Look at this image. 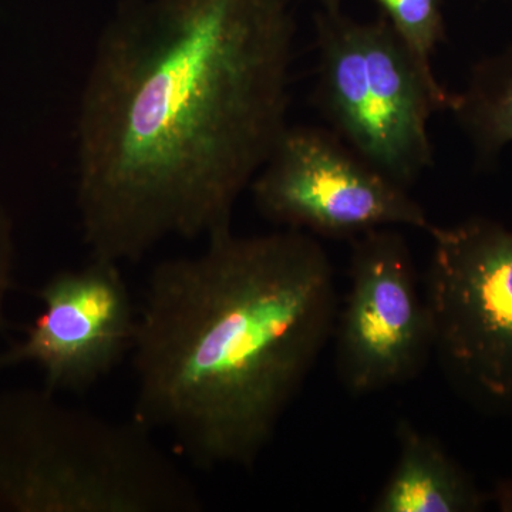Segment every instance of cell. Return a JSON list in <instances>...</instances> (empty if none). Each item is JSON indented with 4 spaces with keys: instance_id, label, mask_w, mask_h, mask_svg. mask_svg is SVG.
Here are the masks:
<instances>
[{
    "instance_id": "obj_2",
    "label": "cell",
    "mask_w": 512,
    "mask_h": 512,
    "mask_svg": "<svg viewBox=\"0 0 512 512\" xmlns=\"http://www.w3.org/2000/svg\"><path fill=\"white\" fill-rule=\"evenodd\" d=\"M338 318L335 271L295 229L207 238L151 272L137 311L133 419L201 470L252 468Z\"/></svg>"
},
{
    "instance_id": "obj_9",
    "label": "cell",
    "mask_w": 512,
    "mask_h": 512,
    "mask_svg": "<svg viewBox=\"0 0 512 512\" xmlns=\"http://www.w3.org/2000/svg\"><path fill=\"white\" fill-rule=\"evenodd\" d=\"M399 457L372 505L375 512H476L488 495L439 440L400 420Z\"/></svg>"
},
{
    "instance_id": "obj_4",
    "label": "cell",
    "mask_w": 512,
    "mask_h": 512,
    "mask_svg": "<svg viewBox=\"0 0 512 512\" xmlns=\"http://www.w3.org/2000/svg\"><path fill=\"white\" fill-rule=\"evenodd\" d=\"M315 97L330 130L409 190L434 163L429 134L456 93L421 69L386 19L360 22L340 9L315 16Z\"/></svg>"
},
{
    "instance_id": "obj_8",
    "label": "cell",
    "mask_w": 512,
    "mask_h": 512,
    "mask_svg": "<svg viewBox=\"0 0 512 512\" xmlns=\"http://www.w3.org/2000/svg\"><path fill=\"white\" fill-rule=\"evenodd\" d=\"M43 311L25 339L0 352V372L35 363L49 392L86 393L131 353L137 309L120 264L92 258L37 291Z\"/></svg>"
},
{
    "instance_id": "obj_13",
    "label": "cell",
    "mask_w": 512,
    "mask_h": 512,
    "mask_svg": "<svg viewBox=\"0 0 512 512\" xmlns=\"http://www.w3.org/2000/svg\"><path fill=\"white\" fill-rule=\"evenodd\" d=\"M316 2L320 3L322 9H340L343 0H316Z\"/></svg>"
},
{
    "instance_id": "obj_5",
    "label": "cell",
    "mask_w": 512,
    "mask_h": 512,
    "mask_svg": "<svg viewBox=\"0 0 512 512\" xmlns=\"http://www.w3.org/2000/svg\"><path fill=\"white\" fill-rule=\"evenodd\" d=\"M427 234L433 353L467 402L512 416V229L470 218Z\"/></svg>"
},
{
    "instance_id": "obj_7",
    "label": "cell",
    "mask_w": 512,
    "mask_h": 512,
    "mask_svg": "<svg viewBox=\"0 0 512 512\" xmlns=\"http://www.w3.org/2000/svg\"><path fill=\"white\" fill-rule=\"evenodd\" d=\"M333 336L339 377L353 396L410 382L433 355L429 308L396 229L352 239L348 295Z\"/></svg>"
},
{
    "instance_id": "obj_10",
    "label": "cell",
    "mask_w": 512,
    "mask_h": 512,
    "mask_svg": "<svg viewBox=\"0 0 512 512\" xmlns=\"http://www.w3.org/2000/svg\"><path fill=\"white\" fill-rule=\"evenodd\" d=\"M450 111L481 161H493L512 143V47L471 69Z\"/></svg>"
},
{
    "instance_id": "obj_6",
    "label": "cell",
    "mask_w": 512,
    "mask_h": 512,
    "mask_svg": "<svg viewBox=\"0 0 512 512\" xmlns=\"http://www.w3.org/2000/svg\"><path fill=\"white\" fill-rule=\"evenodd\" d=\"M249 190L266 220L320 237L434 225L407 188L325 128L288 126Z\"/></svg>"
},
{
    "instance_id": "obj_11",
    "label": "cell",
    "mask_w": 512,
    "mask_h": 512,
    "mask_svg": "<svg viewBox=\"0 0 512 512\" xmlns=\"http://www.w3.org/2000/svg\"><path fill=\"white\" fill-rule=\"evenodd\" d=\"M396 35L421 69L434 74L431 60L446 39L441 0H375Z\"/></svg>"
},
{
    "instance_id": "obj_3",
    "label": "cell",
    "mask_w": 512,
    "mask_h": 512,
    "mask_svg": "<svg viewBox=\"0 0 512 512\" xmlns=\"http://www.w3.org/2000/svg\"><path fill=\"white\" fill-rule=\"evenodd\" d=\"M194 481L136 420L0 393V512H200Z\"/></svg>"
},
{
    "instance_id": "obj_12",
    "label": "cell",
    "mask_w": 512,
    "mask_h": 512,
    "mask_svg": "<svg viewBox=\"0 0 512 512\" xmlns=\"http://www.w3.org/2000/svg\"><path fill=\"white\" fill-rule=\"evenodd\" d=\"M15 269V239L8 212L0 205V333L8 328L6 302L13 286Z\"/></svg>"
},
{
    "instance_id": "obj_1",
    "label": "cell",
    "mask_w": 512,
    "mask_h": 512,
    "mask_svg": "<svg viewBox=\"0 0 512 512\" xmlns=\"http://www.w3.org/2000/svg\"><path fill=\"white\" fill-rule=\"evenodd\" d=\"M288 0H124L101 30L76 117V207L92 258L231 229L288 128Z\"/></svg>"
}]
</instances>
